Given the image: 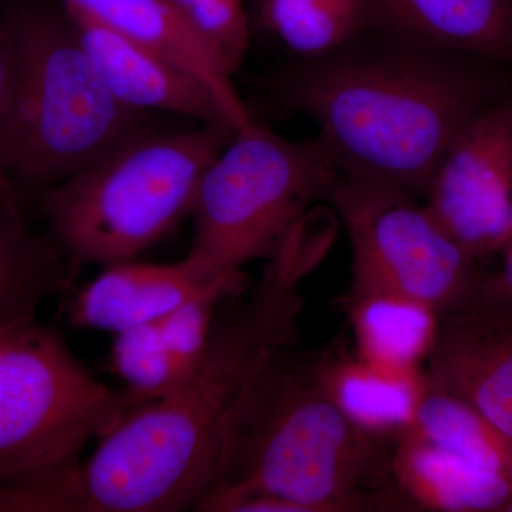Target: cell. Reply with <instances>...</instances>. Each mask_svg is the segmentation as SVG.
<instances>
[{"label":"cell","mask_w":512,"mask_h":512,"mask_svg":"<svg viewBox=\"0 0 512 512\" xmlns=\"http://www.w3.org/2000/svg\"><path fill=\"white\" fill-rule=\"evenodd\" d=\"M330 234L293 229L244 302L215 319L204 356L173 392L141 404L100 440L55 495V512L194 510L268 370L299 339L303 279Z\"/></svg>","instance_id":"1"},{"label":"cell","mask_w":512,"mask_h":512,"mask_svg":"<svg viewBox=\"0 0 512 512\" xmlns=\"http://www.w3.org/2000/svg\"><path fill=\"white\" fill-rule=\"evenodd\" d=\"M275 90L315 121L343 174L417 197L463 128L512 92V70L376 26L286 70Z\"/></svg>","instance_id":"2"},{"label":"cell","mask_w":512,"mask_h":512,"mask_svg":"<svg viewBox=\"0 0 512 512\" xmlns=\"http://www.w3.org/2000/svg\"><path fill=\"white\" fill-rule=\"evenodd\" d=\"M394 443L357 426L291 350L268 370L194 511L231 498L278 500L286 512L412 510L392 478Z\"/></svg>","instance_id":"3"},{"label":"cell","mask_w":512,"mask_h":512,"mask_svg":"<svg viewBox=\"0 0 512 512\" xmlns=\"http://www.w3.org/2000/svg\"><path fill=\"white\" fill-rule=\"evenodd\" d=\"M237 131L144 128L40 195L50 237L76 266L130 261L190 215L202 175Z\"/></svg>","instance_id":"4"},{"label":"cell","mask_w":512,"mask_h":512,"mask_svg":"<svg viewBox=\"0 0 512 512\" xmlns=\"http://www.w3.org/2000/svg\"><path fill=\"white\" fill-rule=\"evenodd\" d=\"M140 406L99 382L55 329L35 320L0 333V487L9 512H47L89 441Z\"/></svg>","instance_id":"5"},{"label":"cell","mask_w":512,"mask_h":512,"mask_svg":"<svg viewBox=\"0 0 512 512\" xmlns=\"http://www.w3.org/2000/svg\"><path fill=\"white\" fill-rule=\"evenodd\" d=\"M147 128L146 114L110 92L72 20L18 13V69L0 128V167L45 191Z\"/></svg>","instance_id":"6"},{"label":"cell","mask_w":512,"mask_h":512,"mask_svg":"<svg viewBox=\"0 0 512 512\" xmlns=\"http://www.w3.org/2000/svg\"><path fill=\"white\" fill-rule=\"evenodd\" d=\"M342 177L319 136L292 141L252 123L237 131L202 175L190 215V258L211 275L241 274L271 259Z\"/></svg>","instance_id":"7"},{"label":"cell","mask_w":512,"mask_h":512,"mask_svg":"<svg viewBox=\"0 0 512 512\" xmlns=\"http://www.w3.org/2000/svg\"><path fill=\"white\" fill-rule=\"evenodd\" d=\"M330 202L352 248L350 299L387 296L441 316L480 289L477 259L412 192L342 174Z\"/></svg>","instance_id":"8"},{"label":"cell","mask_w":512,"mask_h":512,"mask_svg":"<svg viewBox=\"0 0 512 512\" xmlns=\"http://www.w3.org/2000/svg\"><path fill=\"white\" fill-rule=\"evenodd\" d=\"M424 207L474 259L512 238V92L463 128L424 190Z\"/></svg>","instance_id":"9"},{"label":"cell","mask_w":512,"mask_h":512,"mask_svg":"<svg viewBox=\"0 0 512 512\" xmlns=\"http://www.w3.org/2000/svg\"><path fill=\"white\" fill-rule=\"evenodd\" d=\"M423 373L512 440V296L483 278L468 301L439 316Z\"/></svg>","instance_id":"10"},{"label":"cell","mask_w":512,"mask_h":512,"mask_svg":"<svg viewBox=\"0 0 512 512\" xmlns=\"http://www.w3.org/2000/svg\"><path fill=\"white\" fill-rule=\"evenodd\" d=\"M242 274L218 276L202 271L190 258L175 264L113 262L74 293L66 318L73 328L123 330L163 318L181 303L205 293L235 295Z\"/></svg>","instance_id":"11"},{"label":"cell","mask_w":512,"mask_h":512,"mask_svg":"<svg viewBox=\"0 0 512 512\" xmlns=\"http://www.w3.org/2000/svg\"><path fill=\"white\" fill-rule=\"evenodd\" d=\"M64 12L110 92L128 109L144 114L165 111L232 127L210 90L194 74L79 10L64 8Z\"/></svg>","instance_id":"12"},{"label":"cell","mask_w":512,"mask_h":512,"mask_svg":"<svg viewBox=\"0 0 512 512\" xmlns=\"http://www.w3.org/2000/svg\"><path fill=\"white\" fill-rule=\"evenodd\" d=\"M114 32L160 53L210 90L235 131L255 123L232 84V76L191 28L173 0H62Z\"/></svg>","instance_id":"13"},{"label":"cell","mask_w":512,"mask_h":512,"mask_svg":"<svg viewBox=\"0 0 512 512\" xmlns=\"http://www.w3.org/2000/svg\"><path fill=\"white\" fill-rule=\"evenodd\" d=\"M79 266L29 227L18 184L0 167V333L35 322L40 306L72 291Z\"/></svg>","instance_id":"14"},{"label":"cell","mask_w":512,"mask_h":512,"mask_svg":"<svg viewBox=\"0 0 512 512\" xmlns=\"http://www.w3.org/2000/svg\"><path fill=\"white\" fill-rule=\"evenodd\" d=\"M392 478L413 510L503 512L512 498V478L409 434L394 444Z\"/></svg>","instance_id":"15"},{"label":"cell","mask_w":512,"mask_h":512,"mask_svg":"<svg viewBox=\"0 0 512 512\" xmlns=\"http://www.w3.org/2000/svg\"><path fill=\"white\" fill-rule=\"evenodd\" d=\"M379 26L512 70V0H372Z\"/></svg>","instance_id":"16"},{"label":"cell","mask_w":512,"mask_h":512,"mask_svg":"<svg viewBox=\"0 0 512 512\" xmlns=\"http://www.w3.org/2000/svg\"><path fill=\"white\" fill-rule=\"evenodd\" d=\"M313 363L340 409L357 426L394 444L409 427L427 387L423 370L383 369L342 352L329 353Z\"/></svg>","instance_id":"17"},{"label":"cell","mask_w":512,"mask_h":512,"mask_svg":"<svg viewBox=\"0 0 512 512\" xmlns=\"http://www.w3.org/2000/svg\"><path fill=\"white\" fill-rule=\"evenodd\" d=\"M256 20L302 60L328 56L379 26L372 0H256Z\"/></svg>","instance_id":"18"},{"label":"cell","mask_w":512,"mask_h":512,"mask_svg":"<svg viewBox=\"0 0 512 512\" xmlns=\"http://www.w3.org/2000/svg\"><path fill=\"white\" fill-rule=\"evenodd\" d=\"M349 306L359 357L383 369L420 370L436 336V313L387 296L350 299Z\"/></svg>","instance_id":"19"},{"label":"cell","mask_w":512,"mask_h":512,"mask_svg":"<svg viewBox=\"0 0 512 512\" xmlns=\"http://www.w3.org/2000/svg\"><path fill=\"white\" fill-rule=\"evenodd\" d=\"M403 434L512 478V440L470 404L429 384Z\"/></svg>","instance_id":"20"},{"label":"cell","mask_w":512,"mask_h":512,"mask_svg":"<svg viewBox=\"0 0 512 512\" xmlns=\"http://www.w3.org/2000/svg\"><path fill=\"white\" fill-rule=\"evenodd\" d=\"M160 319L116 333L111 345V372L141 404L161 399L190 376L165 338Z\"/></svg>","instance_id":"21"},{"label":"cell","mask_w":512,"mask_h":512,"mask_svg":"<svg viewBox=\"0 0 512 512\" xmlns=\"http://www.w3.org/2000/svg\"><path fill=\"white\" fill-rule=\"evenodd\" d=\"M229 76L241 69L251 47L244 0H173Z\"/></svg>","instance_id":"22"},{"label":"cell","mask_w":512,"mask_h":512,"mask_svg":"<svg viewBox=\"0 0 512 512\" xmlns=\"http://www.w3.org/2000/svg\"><path fill=\"white\" fill-rule=\"evenodd\" d=\"M16 69H18V13H10L0 19V128L8 116L10 103H12Z\"/></svg>","instance_id":"23"},{"label":"cell","mask_w":512,"mask_h":512,"mask_svg":"<svg viewBox=\"0 0 512 512\" xmlns=\"http://www.w3.org/2000/svg\"><path fill=\"white\" fill-rule=\"evenodd\" d=\"M501 254H503V259H501L500 269L493 274L484 275V282L491 288L512 296V238L501 249Z\"/></svg>","instance_id":"24"},{"label":"cell","mask_w":512,"mask_h":512,"mask_svg":"<svg viewBox=\"0 0 512 512\" xmlns=\"http://www.w3.org/2000/svg\"><path fill=\"white\" fill-rule=\"evenodd\" d=\"M0 512H9L8 498L2 487H0Z\"/></svg>","instance_id":"25"},{"label":"cell","mask_w":512,"mask_h":512,"mask_svg":"<svg viewBox=\"0 0 512 512\" xmlns=\"http://www.w3.org/2000/svg\"><path fill=\"white\" fill-rule=\"evenodd\" d=\"M503 512H512V498L508 501V504L505 505Z\"/></svg>","instance_id":"26"}]
</instances>
